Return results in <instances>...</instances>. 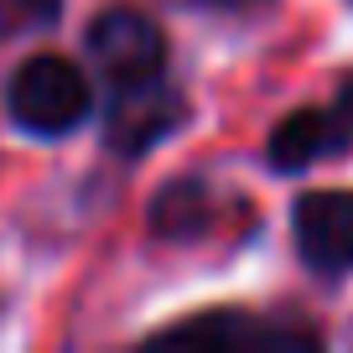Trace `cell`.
<instances>
[{"mask_svg": "<svg viewBox=\"0 0 353 353\" xmlns=\"http://www.w3.org/2000/svg\"><path fill=\"white\" fill-rule=\"evenodd\" d=\"M88 78L68 57H32L11 73L6 88V110L21 130L32 135H68L88 114Z\"/></svg>", "mask_w": 353, "mask_h": 353, "instance_id": "1", "label": "cell"}, {"mask_svg": "<svg viewBox=\"0 0 353 353\" xmlns=\"http://www.w3.org/2000/svg\"><path fill=\"white\" fill-rule=\"evenodd\" d=\"M88 57L99 63V73L110 78L114 88L130 83H151L161 78L166 63V37L151 16L141 11H104L99 21L88 26Z\"/></svg>", "mask_w": 353, "mask_h": 353, "instance_id": "2", "label": "cell"}, {"mask_svg": "<svg viewBox=\"0 0 353 353\" xmlns=\"http://www.w3.org/2000/svg\"><path fill=\"white\" fill-rule=\"evenodd\" d=\"M353 145V78H343L322 110H296L270 130V166L301 172V166L338 156Z\"/></svg>", "mask_w": 353, "mask_h": 353, "instance_id": "3", "label": "cell"}, {"mask_svg": "<svg viewBox=\"0 0 353 353\" xmlns=\"http://www.w3.org/2000/svg\"><path fill=\"white\" fill-rule=\"evenodd\" d=\"M291 234L307 270L338 281L353 270V192H307L291 208Z\"/></svg>", "mask_w": 353, "mask_h": 353, "instance_id": "4", "label": "cell"}, {"mask_svg": "<svg viewBox=\"0 0 353 353\" xmlns=\"http://www.w3.org/2000/svg\"><path fill=\"white\" fill-rule=\"evenodd\" d=\"M172 125H182V99L161 78L151 83L114 88V110H110V141L120 151H145L151 141H161Z\"/></svg>", "mask_w": 353, "mask_h": 353, "instance_id": "5", "label": "cell"}, {"mask_svg": "<svg viewBox=\"0 0 353 353\" xmlns=\"http://www.w3.org/2000/svg\"><path fill=\"white\" fill-rule=\"evenodd\" d=\"M166 338H188V343H244V348H312L307 327H286V322H254V317H203V322H182Z\"/></svg>", "mask_w": 353, "mask_h": 353, "instance_id": "6", "label": "cell"}, {"mask_svg": "<svg viewBox=\"0 0 353 353\" xmlns=\"http://www.w3.org/2000/svg\"><path fill=\"white\" fill-rule=\"evenodd\" d=\"M63 0H0V37H16V32H37V26L57 21Z\"/></svg>", "mask_w": 353, "mask_h": 353, "instance_id": "7", "label": "cell"}]
</instances>
